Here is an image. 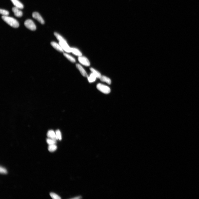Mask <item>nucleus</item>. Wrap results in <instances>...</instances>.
Segmentation results:
<instances>
[{"label": "nucleus", "instance_id": "nucleus-16", "mask_svg": "<svg viewBox=\"0 0 199 199\" xmlns=\"http://www.w3.org/2000/svg\"><path fill=\"white\" fill-rule=\"evenodd\" d=\"M48 150L50 152H54L57 149V147L55 144L49 145L48 147Z\"/></svg>", "mask_w": 199, "mask_h": 199}, {"label": "nucleus", "instance_id": "nucleus-23", "mask_svg": "<svg viewBox=\"0 0 199 199\" xmlns=\"http://www.w3.org/2000/svg\"><path fill=\"white\" fill-rule=\"evenodd\" d=\"M82 198L81 197L79 196L76 197H75L74 198H72V199H80Z\"/></svg>", "mask_w": 199, "mask_h": 199}, {"label": "nucleus", "instance_id": "nucleus-7", "mask_svg": "<svg viewBox=\"0 0 199 199\" xmlns=\"http://www.w3.org/2000/svg\"><path fill=\"white\" fill-rule=\"evenodd\" d=\"M20 9V8L15 6L13 7L12 8V11L16 17H22V12Z\"/></svg>", "mask_w": 199, "mask_h": 199}, {"label": "nucleus", "instance_id": "nucleus-11", "mask_svg": "<svg viewBox=\"0 0 199 199\" xmlns=\"http://www.w3.org/2000/svg\"><path fill=\"white\" fill-rule=\"evenodd\" d=\"M76 66L78 69L80 71V73L84 77H87L88 75L86 72L85 71L84 69L81 66L80 64H76Z\"/></svg>", "mask_w": 199, "mask_h": 199}, {"label": "nucleus", "instance_id": "nucleus-15", "mask_svg": "<svg viewBox=\"0 0 199 199\" xmlns=\"http://www.w3.org/2000/svg\"><path fill=\"white\" fill-rule=\"evenodd\" d=\"M90 69L92 73H93L94 75H95L97 78L100 79L101 77V74L98 71H96L93 68H90Z\"/></svg>", "mask_w": 199, "mask_h": 199}, {"label": "nucleus", "instance_id": "nucleus-22", "mask_svg": "<svg viewBox=\"0 0 199 199\" xmlns=\"http://www.w3.org/2000/svg\"><path fill=\"white\" fill-rule=\"evenodd\" d=\"M0 173L1 174H6L7 173V171L5 168L1 166L0 168Z\"/></svg>", "mask_w": 199, "mask_h": 199}, {"label": "nucleus", "instance_id": "nucleus-10", "mask_svg": "<svg viewBox=\"0 0 199 199\" xmlns=\"http://www.w3.org/2000/svg\"><path fill=\"white\" fill-rule=\"evenodd\" d=\"M11 1L15 7L20 9H22L24 8L23 4L18 0H11Z\"/></svg>", "mask_w": 199, "mask_h": 199}, {"label": "nucleus", "instance_id": "nucleus-4", "mask_svg": "<svg viewBox=\"0 0 199 199\" xmlns=\"http://www.w3.org/2000/svg\"><path fill=\"white\" fill-rule=\"evenodd\" d=\"M24 24L27 28L32 31L36 30V25L32 20H27L25 21Z\"/></svg>", "mask_w": 199, "mask_h": 199}, {"label": "nucleus", "instance_id": "nucleus-2", "mask_svg": "<svg viewBox=\"0 0 199 199\" xmlns=\"http://www.w3.org/2000/svg\"><path fill=\"white\" fill-rule=\"evenodd\" d=\"M2 19L11 27L17 28L19 26V24L18 21L15 18L8 17V16H2Z\"/></svg>", "mask_w": 199, "mask_h": 199}, {"label": "nucleus", "instance_id": "nucleus-21", "mask_svg": "<svg viewBox=\"0 0 199 199\" xmlns=\"http://www.w3.org/2000/svg\"><path fill=\"white\" fill-rule=\"evenodd\" d=\"M56 134L58 139L60 140H61L62 139V136L60 131L59 130H57L56 131Z\"/></svg>", "mask_w": 199, "mask_h": 199}, {"label": "nucleus", "instance_id": "nucleus-3", "mask_svg": "<svg viewBox=\"0 0 199 199\" xmlns=\"http://www.w3.org/2000/svg\"><path fill=\"white\" fill-rule=\"evenodd\" d=\"M97 88L103 93L107 94H109L111 91L110 88L102 84H98L97 86Z\"/></svg>", "mask_w": 199, "mask_h": 199}, {"label": "nucleus", "instance_id": "nucleus-17", "mask_svg": "<svg viewBox=\"0 0 199 199\" xmlns=\"http://www.w3.org/2000/svg\"><path fill=\"white\" fill-rule=\"evenodd\" d=\"M64 56L69 61L73 62H76V60L75 58L66 53H64Z\"/></svg>", "mask_w": 199, "mask_h": 199}, {"label": "nucleus", "instance_id": "nucleus-1", "mask_svg": "<svg viewBox=\"0 0 199 199\" xmlns=\"http://www.w3.org/2000/svg\"><path fill=\"white\" fill-rule=\"evenodd\" d=\"M54 35L59 40V45L62 49L67 52H71V48L69 47L65 39L57 32H55Z\"/></svg>", "mask_w": 199, "mask_h": 199}, {"label": "nucleus", "instance_id": "nucleus-5", "mask_svg": "<svg viewBox=\"0 0 199 199\" xmlns=\"http://www.w3.org/2000/svg\"><path fill=\"white\" fill-rule=\"evenodd\" d=\"M32 17L34 19L38 20L41 24H44V21L38 13L37 12H34L32 14Z\"/></svg>", "mask_w": 199, "mask_h": 199}, {"label": "nucleus", "instance_id": "nucleus-14", "mask_svg": "<svg viewBox=\"0 0 199 199\" xmlns=\"http://www.w3.org/2000/svg\"><path fill=\"white\" fill-rule=\"evenodd\" d=\"M97 77L95 75L92 73L90 74V76L88 77V79L90 83L93 82L96 80Z\"/></svg>", "mask_w": 199, "mask_h": 199}, {"label": "nucleus", "instance_id": "nucleus-9", "mask_svg": "<svg viewBox=\"0 0 199 199\" xmlns=\"http://www.w3.org/2000/svg\"><path fill=\"white\" fill-rule=\"evenodd\" d=\"M51 44L52 47L57 51L61 52H63V50L62 49L59 44H58L56 42H54V41H52V42H51Z\"/></svg>", "mask_w": 199, "mask_h": 199}, {"label": "nucleus", "instance_id": "nucleus-20", "mask_svg": "<svg viewBox=\"0 0 199 199\" xmlns=\"http://www.w3.org/2000/svg\"><path fill=\"white\" fill-rule=\"evenodd\" d=\"M47 142L49 145L55 144L56 142V141L52 139H48L47 140Z\"/></svg>", "mask_w": 199, "mask_h": 199}, {"label": "nucleus", "instance_id": "nucleus-6", "mask_svg": "<svg viewBox=\"0 0 199 199\" xmlns=\"http://www.w3.org/2000/svg\"><path fill=\"white\" fill-rule=\"evenodd\" d=\"M78 60L80 63L85 66H89L90 65V62L88 60L84 57H79Z\"/></svg>", "mask_w": 199, "mask_h": 199}, {"label": "nucleus", "instance_id": "nucleus-18", "mask_svg": "<svg viewBox=\"0 0 199 199\" xmlns=\"http://www.w3.org/2000/svg\"><path fill=\"white\" fill-rule=\"evenodd\" d=\"M0 13L3 16H7L9 14V13L8 11L0 9Z\"/></svg>", "mask_w": 199, "mask_h": 199}, {"label": "nucleus", "instance_id": "nucleus-13", "mask_svg": "<svg viewBox=\"0 0 199 199\" xmlns=\"http://www.w3.org/2000/svg\"><path fill=\"white\" fill-rule=\"evenodd\" d=\"M101 81L105 82L109 84H110L111 83V81L110 78L104 76H101L100 78Z\"/></svg>", "mask_w": 199, "mask_h": 199}, {"label": "nucleus", "instance_id": "nucleus-19", "mask_svg": "<svg viewBox=\"0 0 199 199\" xmlns=\"http://www.w3.org/2000/svg\"><path fill=\"white\" fill-rule=\"evenodd\" d=\"M50 195L51 197L54 199H61V198L59 196L54 193H51Z\"/></svg>", "mask_w": 199, "mask_h": 199}, {"label": "nucleus", "instance_id": "nucleus-8", "mask_svg": "<svg viewBox=\"0 0 199 199\" xmlns=\"http://www.w3.org/2000/svg\"><path fill=\"white\" fill-rule=\"evenodd\" d=\"M47 136L48 137L56 141L58 139L56 135V133L52 130L48 131L47 133Z\"/></svg>", "mask_w": 199, "mask_h": 199}, {"label": "nucleus", "instance_id": "nucleus-12", "mask_svg": "<svg viewBox=\"0 0 199 199\" xmlns=\"http://www.w3.org/2000/svg\"><path fill=\"white\" fill-rule=\"evenodd\" d=\"M71 52H72L73 54L76 55V56H77L79 57L82 56V54L81 53L77 48H71Z\"/></svg>", "mask_w": 199, "mask_h": 199}]
</instances>
